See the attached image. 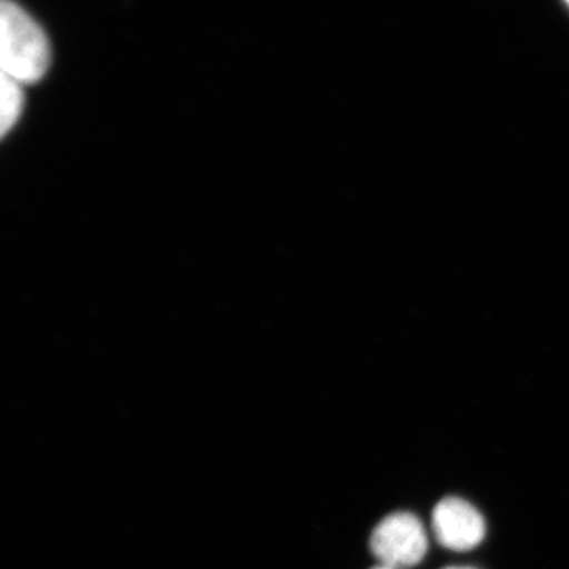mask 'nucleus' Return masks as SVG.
<instances>
[{
    "instance_id": "f03ea898",
    "label": "nucleus",
    "mask_w": 569,
    "mask_h": 569,
    "mask_svg": "<svg viewBox=\"0 0 569 569\" xmlns=\"http://www.w3.org/2000/svg\"><path fill=\"white\" fill-rule=\"evenodd\" d=\"M427 549L429 539L425 526L411 512L400 511L387 516L370 537V550L381 567H417L425 560Z\"/></svg>"
},
{
    "instance_id": "20e7f679",
    "label": "nucleus",
    "mask_w": 569,
    "mask_h": 569,
    "mask_svg": "<svg viewBox=\"0 0 569 569\" xmlns=\"http://www.w3.org/2000/svg\"><path fill=\"white\" fill-rule=\"evenodd\" d=\"M0 99H2V112H0V132L7 137L10 130L20 121L22 110H24V92H22L21 82L13 78L2 74V84H0Z\"/></svg>"
},
{
    "instance_id": "39448f33",
    "label": "nucleus",
    "mask_w": 569,
    "mask_h": 569,
    "mask_svg": "<svg viewBox=\"0 0 569 569\" xmlns=\"http://www.w3.org/2000/svg\"><path fill=\"white\" fill-rule=\"evenodd\" d=\"M373 569H395V568L381 567V565H380V567H377V568H373Z\"/></svg>"
},
{
    "instance_id": "f257e3e1",
    "label": "nucleus",
    "mask_w": 569,
    "mask_h": 569,
    "mask_svg": "<svg viewBox=\"0 0 569 569\" xmlns=\"http://www.w3.org/2000/svg\"><path fill=\"white\" fill-rule=\"evenodd\" d=\"M0 24L2 74L21 84L40 81L51 63L47 33L13 0H2Z\"/></svg>"
},
{
    "instance_id": "7ed1b4c3",
    "label": "nucleus",
    "mask_w": 569,
    "mask_h": 569,
    "mask_svg": "<svg viewBox=\"0 0 569 569\" xmlns=\"http://www.w3.org/2000/svg\"><path fill=\"white\" fill-rule=\"evenodd\" d=\"M432 529L437 541L456 552L478 548L486 537V522L481 512L458 497L438 501L432 512Z\"/></svg>"
},
{
    "instance_id": "0eeeda50",
    "label": "nucleus",
    "mask_w": 569,
    "mask_h": 569,
    "mask_svg": "<svg viewBox=\"0 0 569 569\" xmlns=\"http://www.w3.org/2000/svg\"><path fill=\"white\" fill-rule=\"evenodd\" d=\"M567 2L569 3V0H567Z\"/></svg>"
},
{
    "instance_id": "423d86ee",
    "label": "nucleus",
    "mask_w": 569,
    "mask_h": 569,
    "mask_svg": "<svg viewBox=\"0 0 569 569\" xmlns=\"http://www.w3.org/2000/svg\"><path fill=\"white\" fill-rule=\"evenodd\" d=\"M447 569H475V568H447Z\"/></svg>"
}]
</instances>
